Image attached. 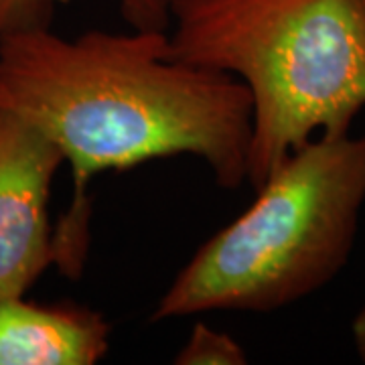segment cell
<instances>
[{"label":"cell","instance_id":"obj_3","mask_svg":"<svg viewBox=\"0 0 365 365\" xmlns=\"http://www.w3.org/2000/svg\"><path fill=\"white\" fill-rule=\"evenodd\" d=\"M365 203V136H317L274 170L235 222L182 266L153 323L272 313L327 287L347 264Z\"/></svg>","mask_w":365,"mask_h":365},{"label":"cell","instance_id":"obj_8","mask_svg":"<svg viewBox=\"0 0 365 365\" xmlns=\"http://www.w3.org/2000/svg\"><path fill=\"white\" fill-rule=\"evenodd\" d=\"M351 335L355 351L359 355V359L365 364V304L361 307V311L355 314V319H353Z\"/></svg>","mask_w":365,"mask_h":365},{"label":"cell","instance_id":"obj_9","mask_svg":"<svg viewBox=\"0 0 365 365\" xmlns=\"http://www.w3.org/2000/svg\"><path fill=\"white\" fill-rule=\"evenodd\" d=\"M0 2H2V0H0Z\"/></svg>","mask_w":365,"mask_h":365},{"label":"cell","instance_id":"obj_7","mask_svg":"<svg viewBox=\"0 0 365 365\" xmlns=\"http://www.w3.org/2000/svg\"><path fill=\"white\" fill-rule=\"evenodd\" d=\"M177 365H244L248 355L227 333L197 323L175 357Z\"/></svg>","mask_w":365,"mask_h":365},{"label":"cell","instance_id":"obj_2","mask_svg":"<svg viewBox=\"0 0 365 365\" xmlns=\"http://www.w3.org/2000/svg\"><path fill=\"white\" fill-rule=\"evenodd\" d=\"M169 29V57L250 91L254 191L314 134H349L365 108V0H175Z\"/></svg>","mask_w":365,"mask_h":365},{"label":"cell","instance_id":"obj_6","mask_svg":"<svg viewBox=\"0 0 365 365\" xmlns=\"http://www.w3.org/2000/svg\"><path fill=\"white\" fill-rule=\"evenodd\" d=\"M55 0H2L0 2V31L6 26L45 16ZM67 2V0H57ZM122 19L134 31H169L170 6L175 0H116Z\"/></svg>","mask_w":365,"mask_h":365},{"label":"cell","instance_id":"obj_5","mask_svg":"<svg viewBox=\"0 0 365 365\" xmlns=\"http://www.w3.org/2000/svg\"><path fill=\"white\" fill-rule=\"evenodd\" d=\"M108 349L110 325L91 309L0 300V365H93Z\"/></svg>","mask_w":365,"mask_h":365},{"label":"cell","instance_id":"obj_1","mask_svg":"<svg viewBox=\"0 0 365 365\" xmlns=\"http://www.w3.org/2000/svg\"><path fill=\"white\" fill-rule=\"evenodd\" d=\"M0 110L47 134L73 170L71 205L53 234L67 278L86 264L96 175L177 155L203 158L223 189L248 175L250 91L230 73L169 57L167 31L93 29L63 39L47 16L6 26Z\"/></svg>","mask_w":365,"mask_h":365},{"label":"cell","instance_id":"obj_4","mask_svg":"<svg viewBox=\"0 0 365 365\" xmlns=\"http://www.w3.org/2000/svg\"><path fill=\"white\" fill-rule=\"evenodd\" d=\"M63 163L47 134L0 110V300L25 297L55 264L49 193Z\"/></svg>","mask_w":365,"mask_h":365}]
</instances>
